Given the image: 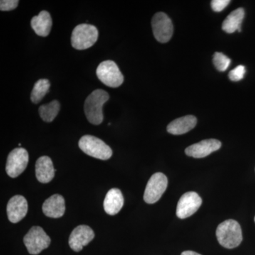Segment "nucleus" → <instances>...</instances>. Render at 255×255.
<instances>
[{
  "label": "nucleus",
  "mask_w": 255,
  "mask_h": 255,
  "mask_svg": "<svg viewBox=\"0 0 255 255\" xmlns=\"http://www.w3.org/2000/svg\"><path fill=\"white\" fill-rule=\"evenodd\" d=\"M196 124L197 119L194 116H185L172 121L167 126V130L172 135H182L192 130Z\"/></svg>",
  "instance_id": "17"
},
{
  "label": "nucleus",
  "mask_w": 255,
  "mask_h": 255,
  "mask_svg": "<svg viewBox=\"0 0 255 255\" xmlns=\"http://www.w3.org/2000/svg\"><path fill=\"white\" fill-rule=\"evenodd\" d=\"M231 1L229 0H213L211 1V7L216 12L223 11Z\"/></svg>",
  "instance_id": "25"
},
{
  "label": "nucleus",
  "mask_w": 255,
  "mask_h": 255,
  "mask_svg": "<svg viewBox=\"0 0 255 255\" xmlns=\"http://www.w3.org/2000/svg\"><path fill=\"white\" fill-rule=\"evenodd\" d=\"M55 169L51 159L48 156H42L36 162V177L38 182L47 184L55 177Z\"/></svg>",
  "instance_id": "15"
},
{
  "label": "nucleus",
  "mask_w": 255,
  "mask_h": 255,
  "mask_svg": "<svg viewBox=\"0 0 255 255\" xmlns=\"http://www.w3.org/2000/svg\"><path fill=\"white\" fill-rule=\"evenodd\" d=\"M50 84L47 79H41L35 83L31 92V100L33 104H38L49 92Z\"/></svg>",
  "instance_id": "21"
},
{
  "label": "nucleus",
  "mask_w": 255,
  "mask_h": 255,
  "mask_svg": "<svg viewBox=\"0 0 255 255\" xmlns=\"http://www.w3.org/2000/svg\"><path fill=\"white\" fill-rule=\"evenodd\" d=\"M18 0H1L0 1V10L1 11H11L17 7Z\"/></svg>",
  "instance_id": "24"
},
{
  "label": "nucleus",
  "mask_w": 255,
  "mask_h": 255,
  "mask_svg": "<svg viewBox=\"0 0 255 255\" xmlns=\"http://www.w3.org/2000/svg\"><path fill=\"white\" fill-rule=\"evenodd\" d=\"M99 37L96 26L87 23L79 24L73 31L71 44L75 49L86 50L95 45Z\"/></svg>",
  "instance_id": "3"
},
{
  "label": "nucleus",
  "mask_w": 255,
  "mask_h": 255,
  "mask_svg": "<svg viewBox=\"0 0 255 255\" xmlns=\"http://www.w3.org/2000/svg\"><path fill=\"white\" fill-rule=\"evenodd\" d=\"M50 241L49 236L39 226L32 227L23 238V243L28 253L33 255H38L48 248Z\"/></svg>",
  "instance_id": "6"
},
{
  "label": "nucleus",
  "mask_w": 255,
  "mask_h": 255,
  "mask_svg": "<svg viewBox=\"0 0 255 255\" xmlns=\"http://www.w3.org/2000/svg\"><path fill=\"white\" fill-rule=\"evenodd\" d=\"M97 76L102 83L112 88L120 87L124 80V75L113 60L101 63L97 67Z\"/></svg>",
  "instance_id": "5"
},
{
  "label": "nucleus",
  "mask_w": 255,
  "mask_h": 255,
  "mask_svg": "<svg viewBox=\"0 0 255 255\" xmlns=\"http://www.w3.org/2000/svg\"><path fill=\"white\" fill-rule=\"evenodd\" d=\"M60 105L59 102L57 100L53 101L48 105H42L39 107L38 112L42 120L45 122H53L59 113Z\"/></svg>",
  "instance_id": "20"
},
{
  "label": "nucleus",
  "mask_w": 255,
  "mask_h": 255,
  "mask_svg": "<svg viewBox=\"0 0 255 255\" xmlns=\"http://www.w3.org/2000/svg\"><path fill=\"white\" fill-rule=\"evenodd\" d=\"M245 17V10L243 8H238L232 11L227 17L225 18L222 24L223 31L228 33H234L235 31H241V23Z\"/></svg>",
  "instance_id": "19"
},
{
  "label": "nucleus",
  "mask_w": 255,
  "mask_h": 255,
  "mask_svg": "<svg viewBox=\"0 0 255 255\" xmlns=\"http://www.w3.org/2000/svg\"><path fill=\"white\" fill-rule=\"evenodd\" d=\"M221 142L216 139H206L198 143L193 144L187 147L185 153L194 158H203L210 154L219 150Z\"/></svg>",
  "instance_id": "12"
},
{
  "label": "nucleus",
  "mask_w": 255,
  "mask_h": 255,
  "mask_svg": "<svg viewBox=\"0 0 255 255\" xmlns=\"http://www.w3.org/2000/svg\"><path fill=\"white\" fill-rule=\"evenodd\" d=\"M202 204V199L199 194L194 191H189L183 194L178 201L177 216L179 219H185L190 217Z\"/></svg>",
  "instance_id": "10"
},
{
  "label": "nucleus",
  "mask_w": 255,
  "mask_h": 255,
  "mask_svg": "<svg viewBox=\"0 0 255 255\" xmlns=\"http://www.w3.org/2000/svg\"><path fill=\"white\" fill-rule=\"evenodd\" d=\"M43 214L52 219H59L65 214V199L59 194H54L45 201L42 206Z\"/></svg>",
  "instance_id": "14"
},
{
  "label": "nucleus",
  "mask_w": 255,
  "mask_h": 255,
  "mask_svg": "<svg viewBox=\"0 0 255 255\" xmlns=\"http://www.w3.org/2000/svg\"><path fill=\"white\" fill-rule=\"evenodd\" d=\"M95 238V233L90 226L81 225L73 230L69 238V246L75 252H80Z\"/></svg>",
  "instance_id": "11"
},
{
  "label": "nucleus",
  "mask_w": 255,
  "mask_h": 255,
  "mask_svg": "<svg viewBox=\"0 0 255 255\" xmlns=\"http://www.w3.org/2000/svg\"><path fill=\"white\" fill-rule=\"evenodd\" d=\"M79 147L87 155L95 158L107 160L113 154L112 148L103 140L93 135H86L79 140Z\"/></svg>",
  "instance_id": "4"
},
{
  "label": "nucleus",
  "mask_w": 255,
  "mask_h": 255,
  "mask_svg": "<svg viewBox=\"0 0 255 255\" xmlns=\"http://www.w3.org/2000/svg\"><path fill=\"white\" fill-rule=\"evenodd\" d=\"M213 62H214L215 67L219 71L224 72L229 67L231 60L223 53L216 52L214 54Z\"/></svg>",
  "instance_id": "22"
},
{
  "label": "nucleus",
  "mask_w": 255,
  "mask_h": 255,
  "mask_svg": "<svg viewBox=\"0 0 255 255\" xmlns=\"http://www.w3.org/2000/svg\"><path fill=\"white\" fill-rule=\"evenodd\" d=\"M110 100V95L103 90H96L85 100V113L87 120L94 125H100L103 122V106Z\"/></svg>",
  "instance_id": "1"
},
{
  "label": "nucleus",
  "mask_w": 255,
  "mask_h": 255,
  "mask_svg": "<svg viewBox=\"0 0 255 255\" xmlns=\"http://www.w3.org/2000/svg\"><path fill=\"white\" fill-rule=\"evenodd\" d=\"M152 28L154 36L160 43H167L173 35L172 20L163 12L154 15L152 19Z\"/></svg>",
  "instance_id": "9"
},
{
  "label": "nucleus",
  "mask_w": 255,
  "mask_h": 255,
  "mask_svg": "<svg viewBox=\"0 0 255 255\" xmlns=\"http://www.w3.org/2000/svg\"><path fill=\"white\" fill-rule=\"evenodd\" d=\"M28 203L23 196H13L9 201L6 207L8 219L10 222L16 223L21 221L26 216Z\"/></svg>",
  "instance_id": "13"
},
{
  "label": "nucleus",
  "mask_w": 255,
  "mask_h": 255,
  "mask_svg": "<svg viewBox=\"0 0 255 255\" xmlns=\"http://www.w3.org/2000/svg\"></svg>",
  "instance_id": "27"
},
{
  "label": "nucleus",
  "mask_w": 255,
  "mask_h": 255,
  "mask_svg": "<svg viewBox=\"0 0 255 255\" xmlns=\"http://www.w3.org/2000/svg\"><path fill=\"white\" fill-rule=\"evenodd\" d=\"M168 179L164 174L157 172L152 176L147 182L144 193L143 199L147 204L157 202L167 189Z\"/></svg>",
  "instance_id": "7"
},
{
  "label": "nucleus",
  "mask_w": 255,
  "mask_h": 255,
  "mask_svg": "<svg viewBox=\"0 0 255 255\" xmlns=\"http://www.w3.org/2000/svg\"><path fill=\"white\" fill-rule=\"evenodd\" d=\"M52 18L49 12L42 11L38 16H33L31 21V27L38 36L46 37L51 30Z\"/></svg>",
  "instance_id": "18"
},
{
  "label": "nucleus",
  "mask_w": 255,
  "mask_h": 255,
  "mask_svg": "<svg viewBox=\"0 0 255 255\" xmlns=\"http://www.w3.org/2000/svg\"><path fill=\"white\" fill-rule=\"evenodd\" d=\"M124 199L120 189L114 188L107 192L104 201V209L111 216L118 214L123 207Z\"/></svg>",
  "instance_id": "16"
},
{
  "label": "nucleus",
  "mask_w": 255,
  "mask_h": 255,
  "mask_svg": "<svg viewBox=\"0 0 255 255\" xmlns=\"http://www.w3.org/2000/svg\"><path fill=\"white\" fill-rule=\"evenodd\" d=\"M216 238L223 248L227 249L237 248L243 241L241 226L235 220H226L218 226Z\"/></svg>",
  "instance_id": "2"
},
{
  "label": "nucleus",
  "mask_w": 255,
  "mask_h": 255,
  "mask_svg": "<svg viewBox=\"0 0 255 255\" xmlns=\"http://www.w3.org/2000/svg\"><path fill=\"white\" fill-rule=\"evenodd\" d=\"M246 73V67L244 65H239L236 67V68L233 69L228 74L230 80L233 82L241 81L242 79H243L245 76V74Z\"/></svg>",
  "instance_id": "23"
},
{
  "label": "nucleus",
  "mask_w": 255,
  "mask_h": 255,
  "mask_svg": "<svg viewBox=\"0 0 255 255\" xmlns=\"http://www.w3.org/2000/svg\"><path fill=\"white\" fill-rule=\"evenodd\" d=\"M28 153L22 147L15 148L9 154L6 160V174L11 178L18 177L27 167Z\"/></svg>",
  "instance_id": "8"
},
{
  "label": "nucleus",
  "mask_w": 255,
  "mask_h": 255,
  "mask_svg": "<svg viewBox=\"0 0 255 255\" xmlns=\"http://www.w3.org/2000/svg\"><path fill=\"white\" fill-rule=\"evenodd\" d=\"M181 255H201L199 253H196L195 252L193 251H185L183 252Z\"/></svg>",
  "instance_id": "26"
}]
</instances>
